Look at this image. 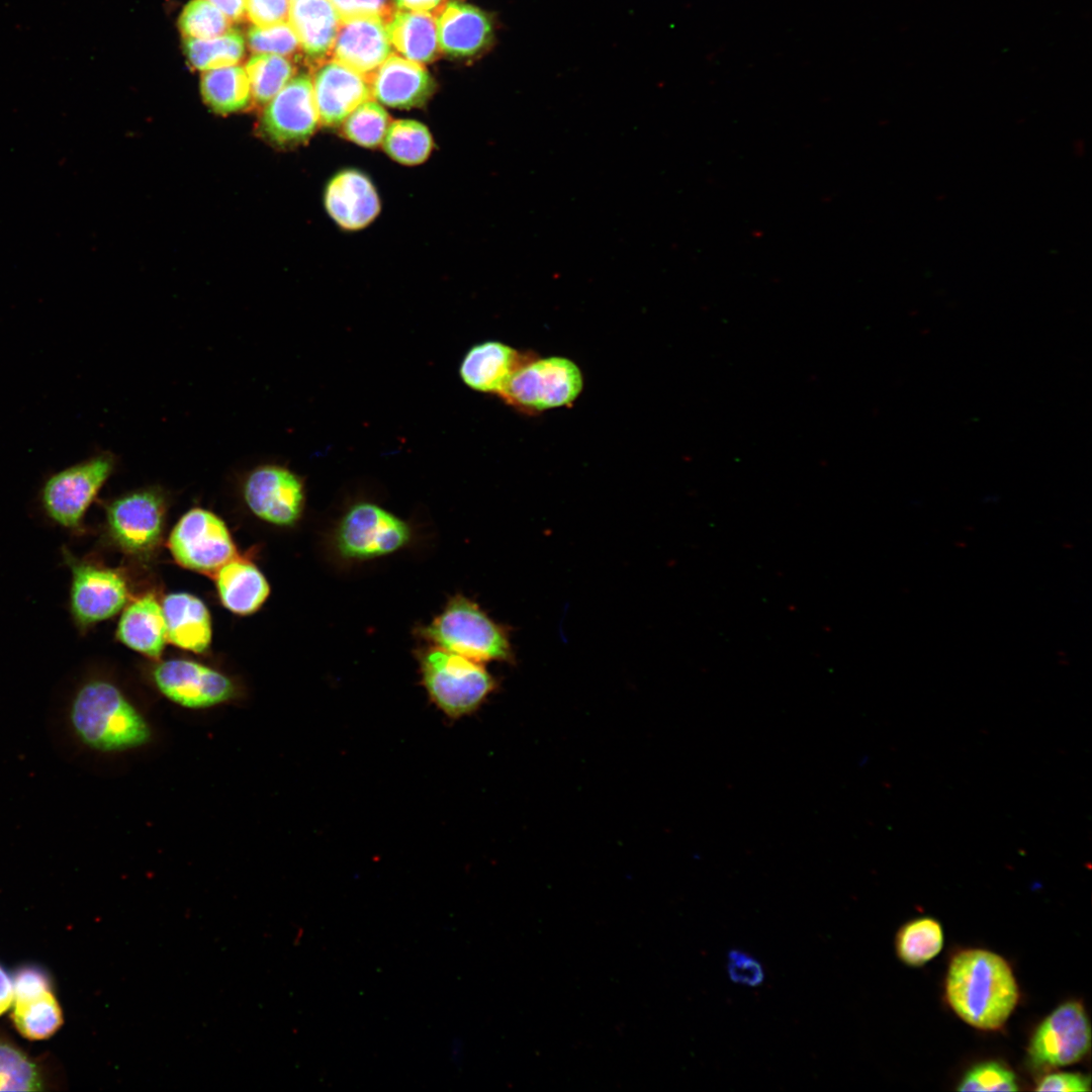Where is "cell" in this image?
Instances as JSON below:
<instances>
[{"label":"cell","mask_w":1092,"mask_h":1092,"mask_svg":"<svg viewBox=\"0 0 1092 1092\" xmlns=\"http://www.w3.org/2000/svg\"><path fill=\"white\" fill-rule=\"evenodd\" d=\"M62 558L70 570L69 612L80 633L118 614L131 599L124 573L97 561L80 558L66 546Z\"/></svg>","instance_id":"obj_7"},{"label":"cell","mask_w":1092,"mask_h":1092,"mask_svg":"<svg viewBox=\"0 0 1092 1092\" xmlns=\"http://www.w3.org/2000/svg\"><path fill=\"white\" fill-rule=\"evenodd\" d=\"M247 41L250 50L257 54L287 58L300 56L299 39L289 21L267 27L253 26L248 30Z\"/></svg>","instance_id":"obj_35"},{"label":"cell","mask_w":1092,"mask_h":1092,"mask_svg":"<svg viewBox=\"0 0 1092 1092\" xmlns=\"http://www.w3.org/2000/svg\"><path fill=\"white\" fill-rule=\"evenodd\" d=\"M391 118L376 101L361 103L341 124L343 135L354 144L374 149L382 144Z\"/></svg>","instance_id":"obj_33"},{"label":"cell","mask_w":1092,"mask_h":1092,"mask_svg":"<svg viewBox=\"0 0 1092 1092\" xmlns=\"http://www.w3.org/2000/svg\"><path fill=\"white\" fill-rule=\"evenodd\" d=\"M412 537L405 521L380 506L363 502L342 516L334 530L333 545L341 558L365 561L398 551Z\"/></svg>","instance_id":"obj_8"},{"label":"cell","mask_w":1092,"mask_h":1092,"mask_svg":"<svg viewBox=\"0 0 1092 1092\" xmlns=\"http://www.w3.org/2000/svg\"><path fill=\"white\" fill-rule=\"evenodd\" d=\"M582 385L574 362L552 356L528 361L514 373L500 396L513 405L544 411L571 403Z\"/></svg>","instance_id":"obj_11"},{"label":"cell","mask_w":1092,"mask_h":1092,"mask_svg":"<svg viewBox=\"0 0 1092 1092\" xmlns=\"http://www.w3.org/2000/svg\"><path fill=\"white\" fill-rule=\"evenodd\" d=\"M1036 1091L1084 1092L1090 1091V1079L1082 1074L1061 1072L1043 1077Z\"/></svg>","instance_id":"obj_41"},{"label":"cell","mask_w":1092,"mask_h":1092,"mask_svg":"<svg viewBox=\"0 0 1092 1092\" xmlns=\"http://www.w3.org/2000/svg\"><path fill=\"white\" fill-rule=\"evenodd\" d=\"M150 676L163 697L189 710L213 708L242 696L241 688L233 677L196 660H158Z\"/></svg>","instance_id":"obj_9"},{"label":"cell","mask_w":1092,"mask_h":1092,"mask_svg":"<svg viewBox=\"0 0 1092 1092\" xmlns=\"http://www.w3.org/2000/svg\"><path fill=\"white\" fill-rule=\"evenodd\" d=\"M325 207L342 229L358 231L369 225L380 212V200L371 180L354 169L336 174L325 190Z\"/></svg>","instance_id":"obj_18"},{"label":"cell","mask_w":1092,"mask_h":1092,"mask_svg":"<svg viewBox=\"0 0 1092 1092\" xmlns=\"http://www.w3.org/2000/svg\"><path fill=\"white\" fill-rule=\"evenodd\" d=\"M251 97L258 104L268 103L295 74L288 58L272 54H256L246 64Z\"/></svg>","instance_id":"obj_31"},{"label":"cell","mask_w":1092,"mask_h":1092,"mask_svg":"<svg viewBox=\"0 0 1092 1092\" xmlns=\"http://www.w3.org/2000/svg\"><path fill=\"white\" fill-rule=\"evenodd\" d=\"M341 18L378 17L387 22L395 12L391 0H330Z\"/></svg>","instance_id":"obj_38"},{"label":"cell","mask_w":1092,"mask_h":1092,"mask_svg":"<svg viewBox=\"0 0 1092 1092\" xmlns=\"http://www.w3.org/2000/svg\"><path fill=\"white\" fill-rule=\"evenodd\" d=\"M168 494L157 485L122 493L104 504V534L121 552L147 557L160 547L166 524Z\"/></svg>","instance_id":"obj_6"},{"label":"cell","mask_w":1092,"mask_h":1092,"mask_svg":"<svg viewBox=\"0 0 1092 1092\" xmlns=\"http://www.w3.org/2000/svg\"><path fill=\"white\" fill-rule=\"evenodd\" d=\"M231 22H239L247 17V0H208Z\"/></svg>","instance_id":"obj_42"},{"label":"cell","mask_w":1092,"mask_h":1092,"mask_svg":"<svg viewBox=\"0 0 1092 1092\" xmlns=\"http://www.w3.org/2000/svg\"><path fill=\"white\" fill-rule=\"evenodd\" d=\"M212 577L222 606L239 616L259 611L270 595L263 572L250 559L239 555L224 563Z\"/></svg>","instance_id":"obj_24"},{"label":"cell","mask_w":1092,"mask_h":1092,"mask_svg":"<svg viewBox=\"0 0 1092 1092\" xmlns=\"http://www.w3.org/2000/svg\"><path fill=\"white\" fill-rule=\"evenodd\" d=\"M320 124L311 78L301 74L289 82L267 103L261 117V129L277 146L306 143Z\"/></svg>","instance_id":"obj_14"},{"label":"cell","mask_w":1092,"mask_h":1092,"mask_svg":"<svg viewBox=\"0 0 1092 1092\" xmlns=\"http://www.w3.org/2000/svg\"><path fill=\"white\" fill-rule=\"evenodd\" d=\"M341 17L330 0H292L288 21L295 30L308 66L330 60Z\"/></svg>","instance_id":"obj_22"},{"label":"cell","mask_w":1092,"mask_h":1092,"mask_svg":"<svg viewBox=\"0 0 1092 1092\" xmlns=\"http://www.w3.org/2000/svg\"><path fill=\"white\" fill-rule=\"evenodd\" d=\"M1091 1028L1083 1005L1076 1001L1057 1007L1036 1028L1028 1049L1036 1066L1059 1067L1080 1061L1089 1051Z\"/></svg>","instance_id":"obj_13"},{"label":"cell","mask_w":1092,"mask_h":1092,"mask_svg":"<svg viewBox=\"0 0 1092 1092\" xmlns=\"http://www.w3.org/2000/svg\"><path fill=\"white\" fill-rule=\"evenodd\" d=\"M945 997L954 1013L971 1026L996 1030L1014 1010L1019 991L1005 959L987 949L967 948L949 963Z\"/></svg>","instance_id":"obj_1"},{"label":"cell","mask_w":1092,"mask_h":1092,"mask_svg":"<svg viewBox=\"0 0 1092 1092\" xmlns=\"http://www.w3.org/2000/svg\"><path fill=\"white\" fill-rule=\"evenodd\" d=\"M117 464L113 452L101 451L50 474L38 492L44 516L64 530L82 533L87 511Z\"/></svg>","instance_id":"obj_5"},{"label":"cell","mask_w":1092,"mask_h":1092,"mask_svg":"<svg viewBox=\"0 0 1092 1092\" xmlns=\"http://www.w3.org/2000/svg\"><path fill=\"white\" fill-rule=\"evenodd\" d=\"M200 89L204 102L216 113L228 114L246 108L251 88L245 68L229 66L203 72Z\"/></svg>","instance_id":"obj_26"},{"label":"cell","mask_w":1092,"mask_h":1092,"mask_svg":"<svg viewBox=\"0 0 1092 1092\" xmlns=\"http://www.w3.org/2000/svg\"><path fill=\"white\" fill-rule=\"evenodd\" d=\"M290 0H247V17L258 27L288 21Z\"/></svg>","instance_id":"obj_37"},{"label":"cell","mask_w":1092,"mask_h":1092,"mask_svg":"<svg viewBox=\"0 0 1092 1092\" xmlns=\"http://www.w3.org/2000/svg\"><path fill=\"white\" fill-rule=\"evenodd\" d=\"M382 145L385 153L395 162L415 166L429 158L434 142L425 124L412 119H398L389 124Z\"/></svg>","instance_id":"obj_29"},{"label":"cell","mask_w":1092,"mask_h":1092,"mask_svg":"<svg viewBox=\"0 0 1092 1092\" xmlns=\"http://www.w3.org/2000/svg\"><path fill=\"white\" fill-rule=\"evenodd\" d=\"M959 1091H1017L1015 1075L997 1062L973 1067L960 1082Z\"/></svg>","instance_id":"obj_36"},{"label":"cell","mask_w":1092,"mask_h":1092,"mask_svg":"<svg viewBox=\"0 0 1092 1092\" xmlns=\"http://www.w3.org/2000/svg\"><path fill=\"white\" fill-rule=\"evenodd\" d=\"M728 973L731 980L749 986H756L763 980L760 964L749 954L739 950L728 956Z\"/></svg>","instance_id":"obj_40"},{"label":"cell","mask_w":1092,"mask_h":1092,"mask_svg":"<svg viewBox=\"0 0 1092 1092\" xmlns=\"http://www.w3.org/2000/svg\"><path fill=\"white\" fill-rule=\"evenodd\" d=\"M13 981L0 966V1015L10 1008L13 1003Z\"/></svg>","instance_id":"obj_44"},{"label":"cell","mask_w":1092,"mask_h":1092,"mask_svg":"<svg viewBox=\"0 0 1092 1092\" xmlns=\"http://www.w3.org/2000/svg\"><path fill=\"white\" fill-rule=\"evenodd\" d=\"M183 37L209 39L231 29V21L208 0H191L179 17Z\"/></svg>","instance_id":"obj_34"},{"label":"cell","mask_w":1092,"mask_h":1092,"mask_svg":"<svg viewBox=\"0 0 1092 1092\" xmlns=\"http://www.w3.org/2000/svg\"><path fill=\"white\" fill-rule=\"evenodd\" d=\"M386 27L390 43L407 60L428 63L438 57L440 46L433 13L395 10Z\"/></svg>","instance_id":"obj_25"},{"label":"cell","mask_w":1092,"mask_h":1092,"mask_svg":"<svg viewBox=\"0 0 1092 1092\" xmlns=\"http://www.w3.org/2000/svg\"><path fill=\"white\" fill-rule=\"evenodd\" d=\"M115 638L127 648L159 660L168 643L162 603L152 593L131 598L122 609Z\"/></svg>","instance_id":"obj_20"},{"label":"cell","mask_w":1092,"mask_h":1092,"mask_svg":"<svg viewBox=\"0 0 1092 1092\" xmlns=\"http://www.w3.org/2000/svg\"><path fill=\"white\" fill-rule=\"evenodd\" d=\"M434 15L440 50L460 58L473 57L491 42V18L481 9L460 1H450Z\"/></svg>","instance_id":"obj_19"},{"label":"cell","mask_w":1092,"mask_h":1092,"mask_svg":"<svg viewBox=\"0 0 1092 1092\" xmlns=\"http://www.w3.org/2000/svg\"><path fill=\"white\" fill-rule=\"evenodd\" d=\"M168 642L192 653H205L212 639L211 616L206 605L188 593H172L162 602Z\"/></svg>","instance_id":"obj_23"},{"label":"cell","mask_w":1092,"mask_h":1092,"mask_svg":"<svg viewBox=\"0 0 1092 1092\" xmlns=\"http://www.w3.org/2000/svg\"><path fill=\"white\" fill-rule=\"evenodd\" d=\"M244 51V36L234 29L209 39L184 37V52L189 65L201 71L235 66L242 60Z\"/></svg>","instance_id":"obj_30"},{"label":"cell","mask_w":1092,"mask_h":1092,"mask_svg":"<svg viewBox=\"0 0 1092 1092\" xmlns=\"http://www.w3.org/2000/svg\"><path fill=\"white\" fill-rule=\"evenodd\" d=\"M530 360L504 343L486 341L467 352L460 375L470 388L500 395L514 373Z\"/></svg>","instance_id":"obj_21"},{"label":"cell","mask_w":1092,"mask_h":1092,"mask_svg":"<svg viewBox=\"0 0 1092 1092\" xmlns=\"http://www.w3.org/2000/svg\"><path fill=\"white\" fill-rule=\"evenodd\" d=\"M416 657L429 698L450 718L476 710L494 688L482 662L433 644L419 648Z\"/></svg>","instance_id":"obj_4"},{"label":"cell","mask_w":1092,"mask_h":1092,"mask_svg":"<svg viewBox=\"0 0 1092 1092\" xmlns=\"http://www.w3.org/2000/svg\"><path fill=\"white\" fill-rule=\"evenodd\" d=\"M167 546L180 566L211 576L239 555L225 523L202 508H193L179 519Z\"/></svg>","instance_id":"obj_10"},{"label":"cell","mask_w":1092,"mask_h":1092,"mask_svg":"<svg viewBox=\"0 0 1092 1092\" xmlns=\"http://www.w3.org/2000/svg\"><path fill=\"white\" fill-rule=\"evenodd\" d=\"M241 493L254 516L278 527L296 525L305 507L302 478L279 464H260L247 471L242 478Z\"/></svg>","instance_id":"obj_12"},{"label":"cell","mask_w":1092,"mask_h":1092,"mask_svg":"<svg viewBox=\"0 0 1092 1092\" xmlns=\"http://www.w3.org/2000/svg\"><path fill=\"white\" fill-rule=\"evenodd\" d=\"M391 49L385 20L341 18L330 58L368 76L390 56Z\"/></svg>","instance_id":"obj_16"},{"label":"cell","mask_w":1092,"mask_h":1092,"mask_svg":"<svg viewBox=\"0 0 1092 1092\" xmlns=\"http://www.w3.org/2000/svg\"><path fill=\"white\" fill-rule=\"evenodd\" d=\"M366 77L372 97L393 108L422 106L435 90V83L423 65L398 56H389Z\"/></svg>","instance_id":"obj_17"},{"label":"cell","mask_w":1092,"mask_h":1092,"mask_svg":"<svg viewBox=\"0 0 1092 1092\" xmlns=\"http://www.w3.org/2000/svg\"><path fill=\"white\" fill-rule=\"evenodd\" d=\"M69 722L80 742L99 752L132 750L153 739L144 714L116 684L104 677H91L77 689Z\"/></svg>","instance_id":"obj_2"},{"label":"cell","mask_w":1092,"mask_h":1092,"mask_svg":"<svg viewBox=\"0 0 1092 1092\" xmlns=\"http://www.w3.org/2000/svg\"><path fill=\"white\" fill-rule=\"evenodd\" d=\"M312 86L320 123L328 127L341 125L361 103L372 97L365 75L334 60L316 68Z\"/></svg>","instance_id":"obj_15"},{"label":"cell","mask_w":1092,"mask_h":1092,"mask_svg":"<svg viewBox=\"0 0 1092 1092\" xmlns=\"http://www.w3.org/2000/svg\"><path fill=\"white\" fill-rule=\"evenodd\" d=\"M394 4L403 10L432 12L435 14L447 0H393Z\"/></svg>","instance_id":"obj_43"},{"label":"cell","mask_w":1092,"mask_h":1092,"mask_svg":"<svg viewBox=\"0 0 1092 1092\" xmlns=\"http://www.w3.org/2000/svg\"><path fill=\"white\" fill-rule=\"evenodd\" d=\"M12 1004V1021L18 1032L28 1039L49 1038L64 1022L62 1008L53 989L14 998Z\"/></svg>","instance_id":"obj_27"},{"label":"cell","mask_w":1092,"mask_h":1092,"mask_svg":"<svg viewBox=\"0 0 1092 1092\" xmlns=\"http://www.w3.org/2000/svg\"><path fill=\"white\" fill-rule=\"evenodd\" d=\"M44 1084L40 1067L17 1045L0 1036V1091H41Z\"/></svg>","instance_id":"obj_32"},{"label":"cell","mask_w":1092,"mask_h":1092,"mask_svg":"<svg viewBox=\"0 0 1092 1092\" xmlns=\"http://www.w3.org/2000/svg\"><path fill=\"white\" fill-rule=\"evenodd\" d=\"M942 946V927L931 917L917 918L904 924L896 936L898 958L912 967L926 964L940 952Z\"/></svg>","instance_id":"obj_28"},{"label":"cell","mask_w":1092,"mask_h":1092,"mask_svg":"<svg viewBox=\"0 0 1092 1092\" xmlns=\"http://www.w3.org/2000/svg\"><path fill=\"white\" fill-rule=\"evenodd\" d=\"M12 981L14 998L25 997L53 989L52 980L48 972L40 967L33 965L22 966L19 968L14 974Z\"/></svg>","instance_id":"obj_39"},{"label":"cell","mask_w":1092,"mask_h":1092,"mask_svg":"<svg viewBox=\"0 0 1092 1092\" xmlns=\"http://www.w3.org/2000/svg\"><path fill=\"white\" fill-rule=\"evenodd\" d=\"M416 633L433 644L472 660H510L509 637L477 604L462 595L451 598L444 610Z\"/></svg>","instance_id":"obj_3"}]
</instances>
